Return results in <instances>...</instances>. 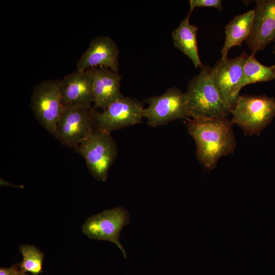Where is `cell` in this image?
<instances>
[{
  "label": "cell",
  "mask_w": 275,
  "mask_h": 275,
  "mask_svg": "<svg viewBox=\"0 0 275 275\" xmlns=\"http://www.w3.org/2000/svg\"><path fill=\"white\" fill-rule=\"evenodd\" d=\"M143 105L138 100L124 97L109 104L102 112L95 111V126L110 133L142 122Z\"/></svg>",
  "instance_id": "obj_9"
},
{
  "label": "cell",
  "mask_w": 275,
  "mask_h": 275,
  "mask_svg": "<svg viewBox=\"0 0 275 275\" xmlns=\"http://www.w3.org/2000/svg\"><path fill=\"white\" fill-rule=\"evenodd\" d=\"M211 67L203 65L191 78L185 92L189 118H227L231 108L211 76Z\"/></svg>",
  "instance_id": "obj_2"
},
{
  "label": "cell",
  "mask_w": 275,
  "mask_h": 275,
  "mask_svg": "<svg viewBox=\"0 0 275 275\" xmlns=\"http://www.w3.org/2000/svg\"><path fill=\"white\" fill-rule=\"evenodd\" d=\"M254 16V10L235 16L225 27L226 38L221 50L222 59L228 57L229 50L235 46H240L250 36Z\"/></svg>",
  "instance_id": "obj_16"
},
{
  "label": "cell",
  "mask_w": 275,
  "mask_h": 275,
  "mask_svg": "<svg viewBox=\"0 0 275 275\" xmlns=\"http://www.w3.org/2000/svg\"><path fill=\"white\" fill-rule=\"evenodd\" d=\"M129 221L130 215L125 208L115 207L89 217L82 226V232L91 239L114 243L126 258L125 250L119 240L123 227L129 225Z\"/></svg>",
  "instance_id": "obj_8"
},
{
  "label": "cell",
  "mask_w": 275,
  "mask_h": 275,
  "mask_svg": "<svg viewBox=\"0 0 275 275\" xmlns=\"http://www.w3.org/2000/svg\"><path fill=\"white\" fill-rule=\"evenodd\" d=\"M56 126V138L62 144L75 149L96 128L95 110L91 106H64Z\"/></svg>",
  "instance_id": "obj_6"
},
{
  "label": "cell",
  "mask_w": 275,
  "mask_h": 275,
  "mask_svg": "<svg viewBox=\"0 0 275 275\" xmlns=\"http://www.w3.org/2000/svg\"><path fill=\"white\" fill-rule=\"evenodd\" d=\"M26 272L22 270L18 264L9 268H0V275H26Z\"/></svg>",
  "instance_id": "obj_20"
},
{
  "label": "cell",
  "mask_w": 275,
  "mask_h": 275,
  "mask_svg": "<svg viewBox=\"0 0 275 275\" xmlns=\"http://www.w3.org/2000/svg\"><path fill=\"white\" fill-rule=\"evenodd\" d=\"M145 101L148 106L144 108L143 116L152 127L189 118L185 92L176 87L168 89L161 95L148 97Z\"/></svg>",
  "instance_id": "obj_7"
},
{
  "label": "cell",
  "mask_w": 275,
  "mask_h": 275,
  "mask_svg": "<svg viewBox=\"0 0 275 275\" xmlns=\"http://www.w3.org/2000/svg\"><path fill=\"white\" fill-rule=\"evenodd\" d=\"M188 133L196 145V156L206 169L213 170L219 158L234 153L236 142L231 121L227 118H188Z\"/></svg>",
  "instance_id": "obj_1"
},
{
  "label": "cell",
  "mask_w": 275,
  "mask_h": 275,
  "mask_svg": "<svg viewBox=\"0 0 275 275\" xmlns=\"http://www.w3.org/2000/svg\"><path fill=\"white\" fill-rule=\"evenodd\" d=\"M119 49L109 36H98L92 39L88 48L76 64V69L85 71L93 67H105L118 72Z\"/></svg>",
  "instance_id": "obj_12"
},
{
  "label": "cell",
  "mask_w": 275,
  "mask_h": 275,
  "mask_svg": "<svg viewBox=\"0 0 275 275\" xmlns=\"http://www.w3.org/2000/svg\"><path fill=\"white\" fill-rule=\"evenodd\" d=\"M274 79L275 71L272 67L262 65L255 58L254 54L251 53L244 62L239 90L250 84Z\"/></svg>",
  "instance_id": "obj_17"
},
{
  "label": "cell",
  "mask_w": 275,
  "mask_h": 275,
  "mask_svg": "<svg viewBox=\"0 0 275 275\" xmlns=\"http://www.w3.org/2000/svg\"><path fill=\"white\" fill-rule=\"evenodd\" d=\"M251 34L246 40L252 53L275 42V0H257Z\"/></svg>",
  "instance_id": "obj_11"
},
{
  "label": "cell",
  "mask_w": 275,
  "mask_h": 275,
  "mask_svg": "<svg viewBox=\"0 0 275 275\" xmlns=\"http://www.w3.org/2000/svg\"><path fill=\"white\" fill-rule=\"evenodd\" d=\"M74 150L84 158L91 175L97 181L105 182L118 155L111 133L96 127Z\"/></svg>",
  "instance_id": "obj_4"
},
{
  "label": "cell",
  "mask_w": 275,
  "mask_h": 275,
  "mask_svg": "<svg viewBox=\"0 0 275 275\" xmlns=\"http://www.w3.org/2000/svg\"><path fill=\"white\" fill-rule=\"evenodd\" d=\"M231 114L232 124L239 126L245 135H259L275 117V97L239 95Z\"/></svg>",
  "instance_id": "obj_3"
},
{
  "label": "cell",
  "mask_w": 275,
  "mask_h": 275,
  "mask_svg": "<svg viewBox=\"0 0 275 275\" xmlns=\"http://www.w3.org/2000/svg\"><path fill=\"white\" fill-rule=\"evenodd\" d=\"M19 250L23 259L18 263L20 269L32 275H39L42 271L44 254L35 246L29 244L21 245Z\"/></svg>",
  "instance_id": "obj_18"
},
{
  "label": "cell",
  "mask_w": 275,
  "mask_h": 275,
  "mask_svg": "<svg viewBox=\"0 0 275 275\" xmlns=\"http://www.w3.org/2000/svg\"><path fill=\"white\" fill-rule=\"evenodd\" d=\"M248 56L242 52L234 58H221L211 69L212 80L231 109L239 95V85Z\"/></svg>",
  "instance_id": "obj_10"
},
{
  "label": "cell",
  "mask_w": 275,
  "mask_h": 275,
  "mask_svg": "<svg viewBox=\"0 0 275 275\" xmlns=\"http://www.w3.org/2000/svg\"><path fill=\"white\" fill-rule=\"evenodd\" d=\"M273 53L275 54V44H274V48H273ZM271 67L273 69V70L275 71V64L271 66Z\"/></svg>",
  "instance_id": "obj_21"
},
{
  "label": "cell",
  "mask_w": 275,
  "mask_h": 275,
  "mask_svg": "<svg viewBox=\"0 0 275 275\" xmlns=\"http://www.w3.org/2000/svg\"><path fill=\"white\" fill-rule=\"evenodd\" d=\"M61 101L64 106H91L94 102L93 84L85 71L75 70L60 79Z\"/></svg>",
  "instance_id": "obj_14"
},
{
  "label": "cell",
  "mask_w": 275,
  "mask_h": 275,
  "mask_svg": "<svg viewBox=\"0 0 275 275\" xmlns=\"http://www.w3.org/2000/svg\"><path fill=\"white\" fill-rule=\"evenodd\" d=\"M190 15L188 13L173 31L172 37L175 47L190 59L195 68H201L203 65L200 60L198 49L197 33L198 28L190 23Z\"/></svg>",
  "instance_id": "obj_15"
},
{
  "label": "cell",
  "mask_w": 275,
  "mask_h": 275,
  "mask_svg": "<svg viewBox=\"0 0 275 275\" xmlns=\"http://www.w3.org/2000/svg\"><path fill=\"white\" fill-rule=\"evenodd\" d=\"M60 79L42 81L34 87L30 106L38 122L54 137L56 126L64 110L60 93Z\"/></svg>",
  "instance_id": "obj_5"
},
{
  "label": "cell",
  "mask_w": 275,
  "mask_h": 275,
  "mask_svg": "<svg viewBox=\"0 0 275 275\" xmlns=\"http://www.w3.org/2000/svg\"><path fill=\"white\" fill-rule=\"evenodd\" d=\"M92 79L94 108L105 109L124 96L120 89L122 75L105 67H93L86 70Z\"/></svg>",
  "instance_id": "obj_13"
},
{
  "label": "cell",
  "mask_w": 275,
  "mask_h": 275,
  "mask_svg": "<svg viewBox=\"0 0 275 275\" xmlns=\"http://www.w3.org/2000/svg\"><path fill=\"white\" fill-rule=\"evenodd\" d=\"M189 13H191L193 10L197 7H212L222 10L223 8L221 0H190Z\"/></svg>",
  "instance_id": "obj_19"
}]
</instances>
